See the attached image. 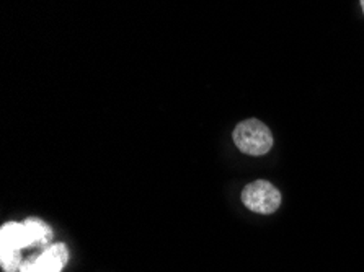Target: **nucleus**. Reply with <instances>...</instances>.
<instances>
[{
    "label": "nucleus",
    "instance_id": "7ed1b4c3",
    "mask_svg": "<svg viewBox=\"0 0 364 272\" xmlns=\"http://www.w3.org/2000/svg\"><path fill=\"white\" fill-rule=\"evenodd\" d=\"M69 261V249L64 243H53L46 246L38 256H30L23 261L20 272H63Z\"/></svg>",
    "mask_w": 364,
    "mask_h": 272
},
{
    "label": "nucleus",
    "instance_id": "20e7f679",
    "mask_svg": "<svg viewBox=\"0 0 364 272\" xmlns=\"http://www.w3.org/2000/svg\"><path fill=\"white\" fill-rule=\"evenodd\" d=\"M0 245L12 246L16 249L30 248L31 238L25 224H18V222L4 224L2 229H0Z\"/></svg>",
    "mask_w": 364,
    "mask_h": 272
},
{
    "label": "nucleus",
    "instance_id": "f257e3e1",
    "mask_svg": "<svg viewBox=\"0 0 364 272\" xmlns=\"http://www.w3.org/2000/svg\"><path fill=\"white\" fill-rule=\"evenodd\" d=\"M234 142L247 155H264L273 147V136L267 124L258 119H247L234 131Z\"/></svg>",
    "mask_w": 364,
    "mask_h": 272
},
{
    "label": "nucleus",
    "instance_id": "f03ea898",
    "mask_svg": "<svg viewBox=\"0 0 364 272\" xmlns=\"http://www.w3.org/2000/svg\"><path fill=\"white\" fill-rule=\"evenodd\" d=\"M242 202L257 214H273L281 205V192L269 181L258 180L247 185L242 191Z\"/></svg>",
    "mask_w": 364,
    "mask_h": 272
},
{
    "label": "nucleus",
    "instance_id": "0eeeda50",
    "mask_svg": "<svg viewBox=\"0 0 364 272\" xmlns=\"http://www.w3.org/2000/svg\"><path fill=\"white\" fill-rule=\"evenodd\" d=\"M361 5H363V10H364V0H361Z\"/></svg>",
    "mask_w": 364,
    "mask_h": 272
},
{
    "label": "nucleus",
    "instance_id": "423d86ee",
    "mask_svg": "<svg viewBox=\"0 0 364 272\" xmlns=\"http://www.w3.org/2000/svg\"><path fill=\"white\" fill-rule=\"evenodd\" d=\"M20 251H21V249L0 245V264H2L4 272L20 271L21 264H23Z\"/></svg>",
    "mask_w": 364,
    "mask_h": 272
},
{
    "label": "nucleus",
    "instance_id": "39448f33",
    "mask_svg": "<svg viewBox=\"0 0 364 272\" xmlns=\"http://www.w3.org/2000/svg\"><path fill=\"white\" fill-rule=\"evenodd\" d=\"M26 230L30 233L31 238V246H49L51 245L53 240V232L49 229L48 224H44L43 220L30 217L26 219L25 222Z\"/></svg>",
    "mask_w": 364,
    "mask_h": 272
}]
</instances>
